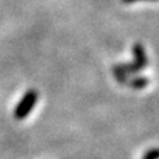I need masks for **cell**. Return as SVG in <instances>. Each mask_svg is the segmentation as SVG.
Here are the masks:
<instances>
[{"label":"cell","mask_w":159,"mask_h":159,"mask_svg":"<svg viewBox=\"0 0 159 159\" xmlns=\"http://www.w3.org/2000/svg\"><path fill=\"white\" fill-rule=\"evenodd\" d=\"M37 99H39V93L34 90V89H31V90L25 92V94L21 97V99H20L16 107H15V111H13L15 118H16L17 121H21V119L27 118L28 114L33 110Z\"/></svg>","instance_id":"6da1fadb"},{"label":"cell","mask_w":159,"mask_h":159,"mask_svg":"<svg viewBox=\"0 0 159 159\" xmlns=\"http://www.w3.org/2000/svg\"><path fill=\"white\" fill-rule=\"evenodd\" d=\"M133 56H134V60L131 62H125V66L127 69L129 74L142 72L148 64L146 51H145V48H143V45L141 43H135L133 45Z\"/></svg>","instance_id":"7a4b0ae2"},{"label":"cell","mask_w":159,"mask_h":159,"mask_svg":"<svg viewBox=\"0 0 159 159\" xmlns=\"http://www.w3.org/2000/svg\"><path fill=\"white\" fill-rule=\"evenodd\" d=\"M111 72H113L114 78H116L121 85H127L129 80H130V74H129L127 69L125 66V62L116 64V65L111 68Z\"/></svg>","instance_id":"3957f363"},{"label":"cell","mask_w":159,"mask_h":159,"mask_svg":"<svg viewBox=\"0 0 159 159\" xmlns=\"http://www.w3.org/2000/svg\"><path fill=\"white\" fill-rule=\"evenodd\" d=\"M148 82H150V80H148V78L139 76V77H135V78L129 80L127 86H130V88H133V89H135V90H141V89H145V88L148 85Z\"/></svg>","instance_id":"277c9868"},{"label":"cell","mask_w":159,"mask_h":159,"mask_svg":"<svg viewBox=\"0 0 159 159\" xmlns=\"http://www.w3.org/2000/svg\"><path fill=\"white\" fill-rule=\"evenodd\" d=\"M142 159H159V147L150 148L148 151L145 152V155L142 157Z\"/></svg>","instance_id":"5b68a950"},{"label":"cell","mask_w":159,"mask_h":159,"mask_svg":"<svg viewBox=\"0 0 159 159\" xmlns=\"http://www.w3.org/2000/svg\"><path fill=\"white\" fill-rule=\"evenodd\" d=\"M137 2H157V0H122V3H126V4L137 3Z\"/></svg>","instance_id":"8992f818"}]
</instances>
